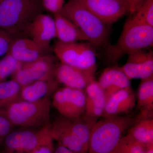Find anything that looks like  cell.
<instances>
[{"label": "cell", "mask_w": 153, "mask_h": 153, "mask_svg": "<svg viewBox=\"0 0 153 153\" xmlns=\"http://www.w3.org/2000/svg\"><path fill=\"white\" fill-rule=\"evenodd\" d=\"M44 11L42 0H4L0 2V28L18 38Z\"/></svg>", "instance_id": "6da1fadb"}, {"label": "cell", "mask_w": 153, "mask_h": 153, "mask_svg": "<svg viewBox=\"0 0 153 153\" xmlns=\"http://www.w3.org/2000/svg\"><path fill=\"white\" fill-rule=\"evenodd\" d=\"M92 126L88 153H114L124 133L134 122L131 116L103 118Z\"/></svg>", "instance_id": "7a4b0ae2"}, {"label": "cell", "mask_w": 153, "mask_h": 153, "mask_svg": "<svg viewBox=\"0 0 153 153\" xmlns=\"http://www.w3.org/2000/svg\"><path fill=\"white\" fill-rule=\"evenodd\" d=\"M61 14L80 29L93 47L108 45L107 25L77 0H68Z\"/></svg>", "instance_id": "3957f363"}, {"label": "cell", "mask_w": 153, "mask_h": 153, "mask_svg": "<svg viewBox=\"0 0 153 153\" xmlns=\"http://www.w3.org/2000/svg\"><path fill=\"white\" fill-rule=\"evenodd\" d=\"M153 44V27L128 19L117 43L106 46L107 55L109 61L114 63L124 55L152 47Z\"/></svg>", "instance_id": "277c9868"}, {"label": "cell", "mask_w": 153, "mask_h": 153, "mask_svg": "<svg viewBox=\"0 0 153 153\" xmlns=\"http://www.w3.org/2000/svg\"><path fill=\"white\" fill-rule=\"evenodd\" d=\"M51 102L49 97L39 101L17 100L0 110L14 127L28 128L49 125Z\"/></svg>", "instance_id": "5b68a950"}, {"label": "cell", "mask_w": 153, "mask_h": 153, "mask_svg": "<svg viewBox=\"0 0 153 153\" xmlns=\"http://www.w3.org/2000/svg\"><path fill=\"white\" fill-rule=\"evenodd\" d=\"M53 50L61 63L82 69L97 68L95 51L89 44L57 41Z\"/></svg>", "instance_id": "8992f818"}, {"label": "cell", "mask_w": 153, "mask_h": 153, "mask_svg": "<svg viewBox=\"0 0 153 153\" xmlns=\"http://www.w3.org/2000/svg\"><path fill=\"white\" fill-rule=\"evenodd\" d=\"M55 57L48 54L33 62L22 63L12 75V79L23 87L38 80L55 78Z\"/></svg>", "instance_id": "52a82bcc"}, {"label": "cell", "mask_w": 153, "mask_h": 153, "mask_svg": "<svg viewBox=\"0 0 153 153\" xmlns=\"http://www.w3.org/2000/svg\"><path fill=\"white\" fill-rule=\"evenodd\" d=\"M50 124L38 130L12 131L6 137L2 153H30L50 132Z\"/></svg>", "instance_id": "ba28073f"}, {"label": "cell", "mask_w": 153, "mask_h": 153, "mask_svg": "<svg viewBox=\"0 0 153 153\" xmlns=\"http://www.w3.org/2000/svg\"><path fill=\"white\" fill-rule=\"evenodd\" d=\"M85 102L84 90L65 86L53 93L52 103L62 116L74 118L82 116Z\"/></svg>", "instance_id": "9c48e42d"}, {"label": "cell", "mask_w": 153, "mask_h": 153, "mask_svg": "<svg viewBox=\"0 0 153 153\" xmlns=\"http://www.w3.org/2000/svg\"><path fill=\"white\" fill-rule=\"evenodd\" d=\"M107 25L114 24L127 13L125 0H77Z\"/></svg>", "instance_id": "30bf717a"}, {"label": "cell", "mask_w": 153, "mask_h": 153, "mask_svg": "<svg viewBox=\"0 0 153 153\" xmlns=\"http://www.w3.org/2000/svg\"><path fill=\"white\" fill-rule=\"evenodd\" d=\"M97 69H82L60 62L56 64L54 74L58 82L66 87L85 90L91 82L95 80Z\"/></svg>", "instance_id": "8fae6325"}, {"label": "cell", "mask_w": 153, "mask_h": 153, "mask_svg": "<svg viewBox=\"0 0 153 153\" xmlns=\"http://www.w3.org/2000/svg\"><path fill=\"white\" fill-rule=\"evenodd\" d=\"M120 68L130 79L153 76V51L142 49L129 53L125 64Z\"/></svg>", "instance_id": "7c38bea8"}, {"label": "cell", "mask_w": 153, "mask_h": 153, "mask_svg": "<svg viewBox=\"0 0 153 153\" xmlns=\"http://www.w3.org/2000/svg\"><path fill=\"white\" fill-rule=\"evenodd\" d=\"M25 34L43 49L49 52L52 51L50 43L55 38V26L53 18L41 13L34 19Z\"/></svg>", "instance_id": "4fadbf2b"}, {"label": "cell", "mask_w": 153, "mask_h": 153, "mask_svg": "<svg viewBox=\"0 0 153 153\" xmlns=\"http://www.w3.org/2000/svg\"><path fill=\"white\" fill-rule=\"evenodd\" d=\"M84 91L85 107L82 116L88 122L94 125L102 117L104 111L106 102L105 94L95 80L91 82Z\"/></svg>", "instance_id": "5bb4252c"}, {"label": "cell", "mask_w": 153, "mask_h": 153, "mask_svg": "<svg viewBox=\"0 0 153 153\" xmlns=\"http://www.w3.org/2000/svg\"><path fill=\"white\" fill-rule=\"evenodd\" d=\"M7 54H10L22 63L38 60L50 52L43 49L31 38H16L13 39Z\"/></svg>", "instance_id": "9a60e30c"}, {"label": "cell", "mask_w": 153, "mask_h": 153, "mask_svg": "<svg viewBox=\"0 0 153 153\" xmlns=\"http://www.w3.org/2000/svg\"><path fill=\"white\" fill-rule=\"evenodd\" d=\"M136 97L131 87L117 91L107 100L102 117L117 116L130 111L135 105Z\"/></svg>", "instance_id": "2e32d148"}, {"label": "cell", "mask_w": 153, "mask_h": 153, "mask_svg": "<svg viewBox=\"0 0 153 153\" xmlns=\"http://www.w3.org/2000/svg\"><path fill=\"white\" fill-rule=\"evenodd\" d=\"M97 82L104 91L106 101L117 91L131 86L130 79L118 66L105 69Z\"/></svg>", "instance_id": "e0dca14e"}, {"label": "cell", "mask_w": 153, "mask_h": 153, "mask_svg": "<svg viewBox=\"0 0 153 153\" xmlns=\"http://www.w3.org/2000/svg\"><path fill=\"white\" fill-rule=\"evenodd\" d=\"M59 83L55 78L42 79L22 87L20 100L28 102L39 101L49 97L58 88Z\"/></svg>", "instance_id": "ac0fdd59"}, {"label": "cell", "mask_w": 153, "mask_h": 153, "mask_svg": "<svg viewBox=\"0 0 153 153\" xmlns=\"http://www.w3.org/2000/svg\"><path fill=\"white\" fill-rule=\"evenodd\" d=\"M55 38L63 43L87 41V37L79 28L61 13L54 15Z\"/></svg>", "instance_id": "d6986e66"}, {"label": "cell", "mask_w": 153, "mask_h": 153, "mask_svg": "<svg viewBox=\"0 0 153 153\" xmlns=\"http://www.w3.org/2000/svg\"><path fill=\"white\" fill-rule=\"evenodd\" d=\"M50 130L53 140L76 153H87L88 149L68 130L57 120L50 124Z\"/></svg>", "instance_id": "ffe728a7"}, {"label": "cell", "mask_w": 153, "mask_h": 153, "mask_svg": "<svg viewBox=\"0 0 153 153\" xmlns=\"http://www.w3.org/2000/svg\"><path fill=\"white\" fill-rule=\"evenodd\" d=\"M137 99L140 113L137 119L153 118V76L141 79L138 90Z\"/></svg>", "instance_id": "44dd1931"}, {"label": "cell", "mask_w": 153, "mask_h": 153, "mask_svg": "<svg viewBox=\"0 0 153 153\" xmlns=\"http://www.w3.org/2000/svg\"><path fill=\"white\" fill-rule=\"evenodd\" d=\"M56 120L88 149L91 131L94 125L88 122L82 116L70 118L62 116Z\"/></svg>", "instance_id": "7402d4cb"}, {"label": "cell", "mask_w": 153, "mask_h": 153, "mask_svg": "<svg viewBox=\"0 0 153 153\" xmlns=\"http://www.w3.org/2000/svg\"><path fill=\"white\" fill-rule=\"evenodd\" d=\"M126 135L144 147L153 144V118L135 119Z\"/></svg>", "instance_id": "603a6c76"}, {"label": "cell", "mask_w": 153, "mask_h": 153, "mask_svg": "<svg viewBox=\"0 0 153 153\" xmlns=\"http://www.w3.org/2000/svg\"><path fill=\"white\" fill-rule=\"evenodd\" d=\"M22 88L21 85L13 79L0 82V110L20 100Z\"/></svg>", "instance_id": "cb8c5ba5"}, {"label": "cell", "mask_w": 153, "mask_h": 153, "mask_svg": "<svg viewBox=\"0 0 153 153\" xmlns=\"http://www.w3.org/2000/svg\"><path fill=\"white\" fill-rule=\"evenodd\" d=\"M133 15L129 18L132 21L153 27V0H145Z\"/></svg>", "instance_id": "d4e9b609"}, {"label": "cell", "mask_w": 153, "mask_h": 153, "mask_svg": "<svg viewBox=\"0 0 153 153\" xmlns=\"http://www.w3.org/2000/svg\"><path fill=\"white\" fill-rule=\"evenodd\" d=\"M22 64L12 55L7 54L0 60V82L11 74L13 75Z\"/></svg>", "instance_id": "484cf974"}, {"label": "cell", "mask_w": 153, "mask_h": 153, "mask_svg": "<svg viewBox=\"0 0 153 153\" xmlns=\"http://www.w3.org/2000/svg\"><path fill=\"white\" fill-rule=\"evenodd\" d=\"M51 131L34 149L30 153H53L54 146Z\"/></svg>", "instance_id": "4316f807"}, {"label": "cell", "mask_w": 153, "mask_h": 153, "mask_svg": "<svg viewBox=\"0 0 153 153\" xmlns=\"http://www.w3.org/2000/svg\"><path fill=\"white\" fill-rule=\"evenodd\" d=\"M44 10L54 14L61 13L65 0H42Z\"/></svg>", "instance_id": "83f0119b"}, {"label": "cell", "mask_w": 153, "mask_h": 153, "mask_svg": "<svg viewBox=\"0 0 153 153\" xmlns=\"http://www.w3.org/2000/svg\"><path fill=\"white\" fill-rule=\"evenodd\" d=\"M15 38L8 32L0 28V57L7 54L11 42Z\"/></svg>", "instance_id": "f1b7e54d"}, {"label": "cell", "mask_w": 153, "mask_h": 153, "mask_svg": "<svg viewBox=\"0 0 153 153\" xmlns=\"http://www.w3.org/2000/svg\"><path fill=\"white\" fill-rule=\"evenodd\" d=\"M14 127L5 116L0 114V146L8 134L13 131Z\"/></svg>", "instance_id": "f546056e"}, {"label": "cell", "mask_w": 153, "mask_h": 153, "mask_svg": "<svg viewBox=\"0 0 153 153\" xmlns=\"http://www.w3.org/2000/svg\"><path fill=\"white\" fill-rule=\"evenodd\" d=\"M122 139L127 145L130 153H146L145 147L143 145L135 141L127 136L123 137Z\"/></svg>", "instance_id": "4dcf8cb0"}, {"label": "cell", "mask_w": 153, "mask_h": 153, "mask_svg": "<svg viewBox=\"0 0 153 153\" xmlns=\"http://www.w3.org/2000/svg\"><path fill=\"white\" fill-rule=\"evenodd\" d=\"M145 0H125L127 6L128 13L134 14L143 4Z\"/></svg>", "instance_id": "1f68e13d"}, {"label": "cell", "mask_w": 153, "mask_h": 153, "mask_svg": "<svg viewBox=\"0 0 153 153\" xmlns=\"http://www.w3.org/2000/svg\"><path fill=\"white\" fill-rule=\"evenodd\" d=\"M114 153H130L128 148L122 138Z\"/></svg>", "instance_id": "d6a6232c"}, {"label": "cell", "mask_w": 153, "mask_h": 153, "mask_svg": "<svg viewBox=\"0 0 153 153\" xmlns=\"http://www.w3.org/2000/svg\"><path fill=\"white\" fill-rule=\"evenodd\" d=\"M53 153H76L73 151L67 149L65 147L58 144L56 147H54Z\"/></svg>", "instance_id": "836d02e7"}, {"label": "cell", "mask_w": 153, "mask_h": 153, "mask_svg": "<svg viewBox=\"0 0 153 153\" xmlns=\"http://www.w3.org/2000/svg\"><path fill=\"white\" fill-rule=\"evenodd\" d=\"M145 153H153V143L145 147Z\"/></svg>", "instance_id": "e575fe53"}, {"label": "cell", "mask_w": 153, "mask_h": 153, "mask_svg": "<svg viewBox=\"0 0 153 153\" xmlns=\"http://www.w3.org/2000/svg\"><path fill=\"white\" fill-rule=\"evenodd\" d=\"M4 1V0H0V2H1L2 1Z\"/></svg>", "instance_id": "d590c367"}]
</instances>
